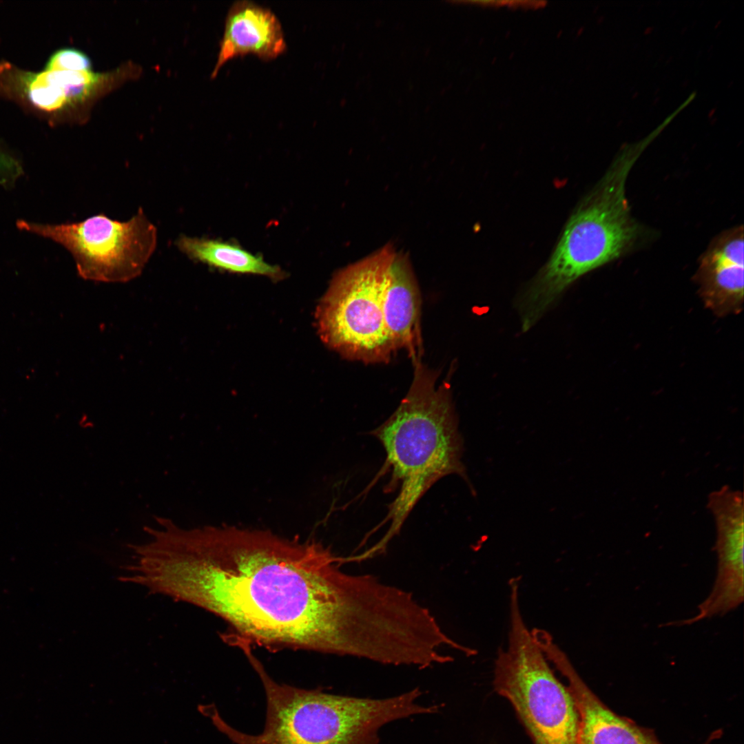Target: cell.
Here are the masks:
<instances>
[{
	"instance_id": "30bf717a",
	"label": "cell",
	"mask_w": 744,
	"mask_h": 744,
	"mask_svg": "<svg viewBox=\"0 0 744 744\" xmlns=\"http://www.w3.org/2000/svg\"><path fill=\"white\" fill-rule=\"evenodd\" d=\"M743 226L714 238L701 257L696 273L700 294L716 314L738 313L743 302Z\"/></svg>"
},
{
	"instance_id": "7c38bea8",
	"label": "cell",
	"mask_w": 744,
	"mask_h": 744,
	"mask_svg": "<svg viewBox=\"0 0 744 744\" xmlns=\"http://www.w3.org/2000/svg\"><path fill=\"white\" fill-rule=\"evenodd\" d=\"M420 311L421 295L410 259L396 251L383 295L384 320L395 350H405L413 362L422 353Z\"/></svg>"
},
{
	"instance_id": "5bb4252c",
	"label": "cell",
	"mask_w": 744,
	"mask_h": 744,
	"mask_svg": "<svg viewBox=\"0 0 744 744\" xmlns=\"http://www.w3.org/2000/svg\"><path fill=\"white\" fill-rule=\"evenodd\" d=\"M0 82L12 84V88H17V92L39 110L55 112L69 103L66 90L54 70L27 72L3 63L0 64Z\"/></svg>"
},
{
	"instance_id": "5b68a950",
	"label": "cell",
	"mask_w": 744,
	"mask_h": 744,
	"mask_svg": "<svg viewBox=\"0 0 744 744\" xmlns=\"http://www.w3.org/2000/svg\"><path fill=\"white\" fill-rule=\"evenodd\" d=\"M493 685L511 704L533 744H579V717L568 686L555 676L510 588L508 647L498 651Z\"/></svg>"
},
{
	"instance_id": "8fae6325",
	"label": "cell",
	"mask_w": 744,
	"mask_h": 744,
	"mask_svg": "<svg viewBox=\"0 0 744 744\" xmlns=\"http://www.w3.org/2000/svg\"><path fill=\"white\" fill-rule=\"evenodd\" d=\"M286 48L282 26L271 10L249 1H236L226 17L211 76L236 56L252 54L267 61L282 54Z\"/></svg>"
},
{
	"instance_id": "4fadbf2b",
	"label": "cell",
	"mask_w": 744,
	"mask_h": 744,
	"mask_svg": "<svg viewBox=\"0 0 744 744\" xmlns=\"http://www.w3.org/2000/svg\"><path fill=\"white\" fill-rule=\"evenodd\" d=\"M178 249L189 258L231 272L266 276L280 280L285 276L273 266L241 247L220 240L181 235L176 241Z\"/></svg>"
},
{
	"instance_id": "6da1fadb",
	"label": "cell",
	"mask_w": 744,
	"mask_h": 744,
	"mask_svg": "<svg viewBox=\"0 0 744 744\" xmlns=\"http://www.w3.org/2000/svg\"><path fill=\"white\" fill-rule=\"evenodd\" d=\"M341 561L315 540L169 521L145 546L138 572L149 594L225 620L231 643L366 659L384 634L387 593L373 575L341 570Z\"/></svg>"
},
{
	"instance_id": "9a60e30c",
	"label": "cell",
	"mask_w": 744,
	"mask_h": 744,
	"mask_svg": "<svg viewBox=\"0 0 744 744\" xmlns=\"http://www.w3.org/2000/svg\"><path fill=\"white\" fill-rule=\"evenodd\" d=\"M89 58L77 50L66 48L54 52L50 58L45 69L59 71H85L90 68Z\"/></svg>"
},
{
	"instance_id": "8992f818",
	"label": "cell",
	"mask_w": 744,
	"mask_h": 744,
	"mask_svg": "<svg viewBox=\"0 0 744 744\" xmlns=\"http://www.w3.org/2000/svg\"><path fill=\"white\" fill-rule=\"evenodd\" d=\"M396 254L388 243L338 270L320 300L316 320L325 344L365 364L388 362L396 352L383 314V295Z\"/></svg>"
},
{
	"instance_id": "9c48e42d",
	"label": "cell",
	"mask_w": 744,
	"mask_h": 744,
	"mask_svg": "<svg viewBox=\"0 0 744 744\" xmlns=\"http://www.w3.org/2000/svg\"><path fill=\"white\" fill-rule=\"evenodd\" d=\"M551 663L567 681L579 717V744H662L653 730L637 725L606 705L577 673L567 655L557 652ZM713 732L703 744L721 737Z\"/></svg>"
},
{
	"instance_id": "2e32d148",
	"label": "cell",
	"mask_w": 744,
	"mask_h": 744,
	"mask_svg": "<svg viewBox=\"0 0 744 744\" xmlns=\"http://www.w3.org/2000/svg\"><path fill=\"white\" fill-rule=\"evenodd\" d=\"M22 172V167L18 161L0 149V184L14 181Z\"/></svg>"
},
{
	"instance_id": "ba28073f",
	"label": "cell",
	"mask_w": 744,
	"mask_h": 744,
	"mask_svg": "<svg viewBox=\"0 0 744 744\" xmlns=\"http://www.w3.org/2000/svg\"><path fill=\"white\" fill-rule=\"evenodd\" d=\"M707 507L715 520L718 568L711 593L698 607L696 621L724 614L743 600V494L725 486L711 493Z\"/></svg>"
},
{
	"instance_id": "52a82bcc",
	"label": "cell",
	"mask_w": 744,
	"mask_h": 744,
	"mask_svg": "<svg viewBox=\"0 0 744 744\" xmlns=\"http://www.w3.org/2000/svg\"><path fill=\"white\" fill-rule=\"evenodd\" d=\"M17 226L61 245L73 256L78 274L94 281L126 282L137 277L157 245V229L141 207L124 222L99 214L59 225L20 220Z\"/></svg>"
},
{
	"instance_id": "277c9868",
	"label": "cell",
	"mask_w": 744,
	"mask_h": 744,
	"mask_svg": "<svg viewBox=\"0 0 744 744\" xmlns=\"http://www.w3.org/2000/svg\"><path fill=\"white\" fill-rule=\"evenodd\" d=\"M645 147L626 149L566 222L550 258L519 298L523 331L530 329L574 282L619 258L633 244V220L626 184Z\"/></svg>"
},
{
	"instance_id": "7a4b0ae2",
	"label": "cell",
	"mask_w": 744,
	"mask_h": 744,
	"mask_svg": "<svg viewBox=\"0 0 744 744\" xmlns=\"http://www.w3.org/2000/svg\"><path fill=\"white\" fill-rule=\"evenodd\" d=\"M263 686L267 712L263 731L247 734L228 724L214 704L200 714L234 744H378L384 725L411 715L435 712L417 703L418 688L383 699L357 698L279 683L254 655L251 645L239 646Z\"/></svg>"
},
{
	"instance_id": "3957f363",
	"label": "cell",
	"mask_w": 744,
	"mask_h": 744,
	"mask_svg": "<svg viewBox=\"0 0 744 744\" xmlns=\"http://www.w3.org/2000/svg\"><path fill=\"white\" fill-rule=\"evenodd\" d=\"M414 364L410 388L395 412L373 431L386 453L392 485L399 490L386 517V541L397 533L415 504L442 477H464L463 441L451 389L437 386L438 374L421 360Z\"/></svg>"
}]
</instances>
